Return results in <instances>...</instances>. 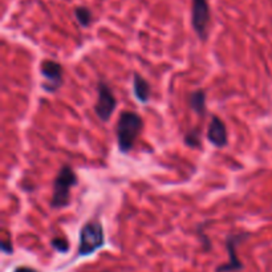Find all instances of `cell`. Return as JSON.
<instances>
[{"mask_svg": "<svg viewBox=\"0 0 272 272\" xmlns=\"http://www.w3.org/2000/svg\"><path fill=\"white\" fill-rule=\"evenodd\" d=\"M105 244L104 227L100 220L92 219L84 224L80 230L78 240V256H88L96 253Z\"/></svg>", "mask_w": 272, "mask_h": 272, "instance_id": "3", "label": "cell"}, {"mask_svg": "<svg viewBox=\"0 0 272 272\" xmlns=\"http://www.w3.org/2000/svg\"><path fill=\"white\" fill-rule=\"evenodd\" d=\"M189 105L191 110L199 117L206 116V92L204 89H197L189 96Z\"/></svg>", "mask_w": 272, "mask_h": 272, "instance_id": "10", "label": "cell"}, {"mask_svg": "<svg viewBox=\"0 0 272 272\" xmlns=\"http://www.w3.org/2000/svg\"><path fill=\"white\" fill-rule=\"evenodd\" d=\"M40 75L44 78L41 88L48 93H56L64 84L62 67L55 60H43L40 62Z\"/></svg>", "mask_w": 272, "mask_h": 272, "instance_id": "5", "label": "cell"}, {"mask_svg": "<svg viewBox=\"0 0 272 272\" xmlns=\"http://www.w3.org/2000/svg\"><path fill=\"white\" fill-rule=\"evenodd\" d=\"M143 129V120L137 112L123 110L121 112L116 127V139L118 150L128 154L133 149L137 138Z\"/></svg>", "mask_w": 272, "mask_h": 272, "instance_id": "1", "label": "cell"}, {"mask_svg": "<svg viewBox=\"0 0 272 272\" xmlns=\"http://www.w3.org/2000/svg\"><path fill=\"white\" fill-rule=\"evenodd\" d=\"M185 143L189 148H193V149H201L202 148V141H201V130L195 128V129H191L190 132H187L185 136Z\"/></svg>", "mask_w": 272, "mask_h": 272, "instance_id": "12", "label": "cell"}, {"mask_svg": "<svg viewBox=\"0 0 272 272\" xmlns=\"http://www.w3.org/2000/svg\"><path fill=\"white\" fill-rule=\"evenodd\" d=\"M78 183V178L69 165H62L53 181L51 207L55 210L67 207L71 202V189Z\"/></svg>", "mask_w": 272, "mask_h": 272, "instance_id": "2", "label": "cell"}, {"mask_svg": "<svg viewBox=\"0 0 272 272\" xmlns=\"http://www.w3.org/2000/svg\"><path fill=\"white\" fill-rule=\"evenodd\" d=\"M51 244L58 253H68L69 251L68 240L64 239V238H55V239H52Z\"/></svg>", "mask_w": 272, "mask_h": 272, "instance_id": "13", "label": "cell"}, {"mask_svg": "<svg viewBox=\"0 0 272 272\" xmlns=\"http://www.w3.org/2000/svg\"><path fill=\"white\" fill-rule=\"evenodd\" d=\"M133 92L137 100L141 104H146L150 100V92L152 88L148 82L146 78H143L139 73H134L133 75Z\"/></svg>", "mask_w": 272, "mask_h": 272, "instance_id": "9", "label": "cell"}, {"mask_svg": "<svg viewBox=\"0 0 272 272\" xmlns=\"http://www.w3.org/2000/svg\"><path fill=\"white\" fill-rule=\"evenodd\" d=\"M248 237H249V234H247V233L233 234V235H228V237H227L226 247H227V251H228L230 260H228L227 264H223V266L218 267L217 272L239 271V269L243 268V264L240 263L239 259H238L237 247L239 246L242 242H244V240H246Z\"/></svg>", "mask_w": 272, "mask_h": 272, "instance_id": "7", "label": "cell"}, {"mask_svg": "<svg viewBox=\"0 0 272 272\" xmlns=\"http://www.w3.org/2000/svg\"><path fill=\"white\" fill-rule=\"evenodd\" d=\"M210 20L208 0H191V24L201 41H206L207 39Z\"/></svg>", "mask_w": 272, "mask_h": 272, "instance_id": "4", "label": "cell"}, {"mask_svg": "<svg viewBox=\"0 0 272 272\" xmlns=\"http://www.w3.org/2000/svg\"><path fill=\"white\" fill-rule=\"evenodd\" d=\"M13 272H39V271H37V269H35V268H32V267L20 266V267H16Z\"/></svg>", "mask_w": 272, "mask_h": 272, "instance_id": "14", "label": "cell"}, {"mask_svg": "<svg viewBox=\"0 0 272 272\" xmlns=\"http://www.w3.org/2000/svg\"><path fill=\"white\" fill-rule=\"evenodd\" d=\"M75 17L77 20V23L84 28H88L93 22V13L87 7H76Z\"/></svg>", "mask_w": 272, "mask_h": 272, "instance_id": "11", "label": "cell"}, {"mask_svg": "<svg viewBox=\"0 0 272 272\" xmlns=\"http://www.w3.org/2000/svg\"><path fill=\"white\" fill-rule=\"evenodd\" d=\"M207 139L211 145L218 149H222L228 143V133H227L226 123L220 120L218 116L211 117L210 125L207 128Z\"/></svg>", "mask_w": 272, "mask_h": 272, "instance_id": "8", "label": "cell"}, {"mask_svg": "<svg viewBox=\"0 0 272 272\" xmlns=\"http://www.w3.org/2000/svg\"><path fill=\"white\" fill-rule=\"evenodd\" d=\"M2 249H3L4 253L6 254H12V246H7V243L6 242H3V243H2Z\"/></svg>", "mask_w": 272, "mask_h": 272, "instance_id": "15", "label": "cell"}, {"mask_svg": "<svg viewBox=\"0 0 272 272\" xmlns=\"http://www.w3.org/2000/svg\"><path fill=\"white\" fill-rule=\"evenodd\" d=\"M117 108V98L109 85L104 81L97 84V102L94 105V112L102 122H108L112 118Z\"/></svg>", "mask_w": 272, "mask_h": 272, "instance_id": "6", "label": "cell"}]
</instances>
